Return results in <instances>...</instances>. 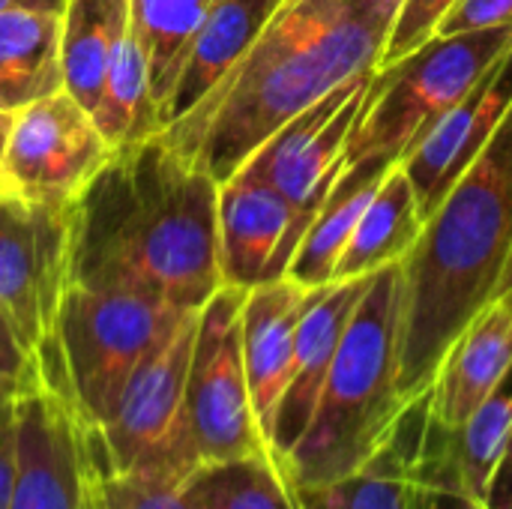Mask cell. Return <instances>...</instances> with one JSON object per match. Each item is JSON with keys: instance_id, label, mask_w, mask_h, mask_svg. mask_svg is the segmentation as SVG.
I'll use <instances>...</instances> for the list:
<instances>
[{"instance_id": "6da1fadb", "label": "cell", "mask_w": 512, "mask_h": 509, "mask_svg": "<svg viewBox=\"0 0 512 509\" xmlns=\"http://www.w3.org/2000/svg\"><path fill=\"white\" fill-rule=\"evenodd\" d=\"M72 282L198 312L219 288V183L165 132L114 147L69 204Z\"/></svg>"}, {"instance_id": "7a4b0ae2", "label": "cell", "mask_w": 512, "mask_h": 509, "mask_svg": "<svg viewBox=\"0 0 512 509\" xmlns=\"http://www.w3.org/2000/svg\"><path fill=\"white\" fill-rule=\"evenodd\" d=\"M402 0H282L234 72L165 138L219 186L291 117L378 69Z\"/></svg>"}, {"instance_id": "3957f363", "label": "cell", "mask_w": 512, "mask_h": 509, "mask_svg": "<svg viewBox=\"0 0 512 509\" xmlns=\"http://www.w3.org/2000/svg\"><path fill=\"white\" fill-rule=\"evenodd\" d=\"M512 246V111L429 213L402 261L399 390L420 399L456 336L495 300Z\"/></svg>"}, {"instance_id": "277c9868", "label": "cell", "mask_w": 512, "mask_h": 509, "mask_svg": "<svg viewBox=\"0 0 512 509\" xmlns=\"http://www.w3.org/2000/svg\"><path fill=\"white\" fill-rule=\"evenodd\" d=\"M405 315L402 264L372 273L360 297L315 417L300 444L279 465L291 489H315L360 471L393 435L411 405L399 390V351Z\"/></svg>"}, {"instance_id": "5b68a950", "label": "cell", "mask_w": 512, "mask_h": 509, "mask_svg": "<svg viewBox=\"0 0 512 509\" xmlns=\"http://www.w3.org/2000/svg\"><path fill=\"white\" fill-rule=\"evenodd\" d=\"M183 315L147 294L72 282L48 342L36 351L39 378L87 426H102L138 363Z\"/></svg>"}, {"instance_id": "8992f818", "label": "cell", "mask_w": 512, "mask_h": 509, "mask_svg": "<svg viewBox=\"0 0 512 509\" xmlns=\"http://www.w3.org/2000/svg\"><path fill=\"white\" fill-rule=\"evenodd\" d=\"M512 45V21L489 30L432 36L369 81L348 162L372 153L405 156Z\"/></svg>"}, {"instance_id": "52a82bcc", "label": "cell", "mask_w": 512, "mask_h": 509, "mask_svg": "<svg viewBox=\"0 0 512 509\" xmlns=\"http://www.w3.org/2000/svg\"><path fill=\"white\" fill-rule=\"evenodd\" d=\"M243 288L222 285L201 309L186 375L183 423L174 456V477L183 483L192 468L219 459L270 453L255 420L243 369L240 312Z\"/></svg>"}, {"instance_id": "ba28073f", "label": "cell", "mask_w": 512, "mask_h": 509, "mask_svg": "<svg viewBox=\"0 0 512 509\" xmlns=\"http://www.w3.org/2000/svg\"><path fill=\"white\" fill-rule=\"evenodd\" d=\"M198 312H186L138 363L102 426L84 423L87 459L111 474H150L177 483L174 456ZM180 486V483H177Z\"/></svg>"}, {"instance_id": "9c48e42d", "label": "cell", "mask_w": 512, "mask_h": 509, "mask_svg": "<svg viewBox=\"0 0 512 509\" xmlns=\"http://www.w3.org/2000/svg\"><path fill=\"white\" fill-rule=\"evenodd\" d=\"M72 285L69 207L0 192V312L36 357Z\"/></svg>"}, {"instance_id": "30bf717a", "label": "cell", "mask_w": 512, "mask_h": 509, "mask_svg": "<svg viewBox=\"0 0 512 509\" xmlns=\"http://www.w3.org/2000/svg\"><path fill=\"white\" fill-rule=\"evenodd\" d=\"M111 150L93 114L66 90H57L15 111L0 162V192L69 207Z\"/></svg>"}, {"instance_id": "8fae6325", "label": "cell", "mask_w": 512, "mask_h": 509, "mask_svg": "<svg viewBox=\"0 0 512 509\" xmlns=\"http://www.w3.org/2000/svg\"><path fill=\"white\" fill-rule=\"evenodd\" d=\"M372 75L375 72L336 87L291 117L240 165L243 171L273 183L288 198L294 207L297 246L321 210L330 186L348 165V144L360 120Z\"/></svg>"}, {"instance_id": "7c38bea8", "label": "cell", "mask_w": 512, "mask_h": 509, "mask_svg": "<svg viewBox=\"0 0 512 509\" xmlns=\"http://www.w3.org/2000/svg\"><path fill=\"white\" fill-rule=\"evenodd\" d=\"M15 477L9 509H87V441L72 402L42 378L12 399Z\"/></svg>"}, {"instance_id": "4fadbf2b", "label": "cell", "mask_w": 512, "mask_h": 509, "mask_svg": "<svg viewBox=\"0 0 512 509\" xmlns=\"http://www.w3.org/2000/svg\"><path fill=\"white\" fill-rule=\"evenodd\" d=\"M512 111V45L483 72V78L399 159L414 183L420 213L444 201L453 183L483 153Z\"/></svg>"}, {"instance_id": "5bb4252c", "label": "cell", "mask_w": 512, "mask_h": 509, "mask_svg": "<svg viewBox=\"0 0 512 509\" xmlns=\"http://www.w3.org/2000/svg\"><path fill=\"white\" fill-rule=\"evenodd\" d=\"M294 252V207L273 183L240 168L219 186L222 285L249 291L282 279Z\"/></svg>"}, {"instance_id": "9a60e30c", "label": "cell", "mask_w": 512, "mask_h": 509, "mask_svg": "<svg viewBox=\"0 0 512 509\" xmlns=\"http://www.w3.org/2000/svg\"><path fill=\"white\" fill-rule=\"evenodd\" d=\"M372 276L360 279H342V282H327L321 288H312L306 309L297 324V339H294V357H291V372L285 393L279 399L273 429H270V456L282 465L288 453L300 444L306 435L324 381L330 375L333 357L339 351L342 333L366 294Z\"/></svg>"}, {"instance_id": "2e32d148", "label": "cell", "mask_w": 512, "mask_h": 509, "mask_svg": "<svg viewBox=\"0 0 512 509\" xmlns=\"http://www.w3.org/2000/svg\"><path fill=\"white\" fill-rule=\"evenodd\" d=\"M282 0H213L159 102L162 132L195 111L243 60Z\"/></svg>"}, {"instance_id": "e0dca14e", "label": "cell", "mask_w": 512, "mask_h": 509, "mask_svg": "<svg viewBox=\"0 0 512 509\" xmlns=\"http://www.w3.org/2000/svg\"><path fill=\"white\" fill-rule=\"evenodd\" d=\"M309 294L312 288H303L282 276L249 288L243 297V312H240L243 369H246L249 396L264 441H270L273 417L288 384L297 324Z\"/></svg>"}, {"instance_id": "ac0fdd59", "label": "cell", "mask_w": 512, "mask_h": 509, "mask_svg": "<svg viewBox=\"0 0 512 509\" xmlns=\"http://www.w3.org/2000/svg\"><path fill=\"white\" fill-rule=\"evenodd\" d=\"M512 366V309L492 300L450 345L429 393V420L459 429Z\"/></svg>"}, {"instance_id": "d6986e66", "label": "cell", "mask_w": 512, "mask_h": 509, "mask_svg": "<svg viewBox=\"0 0 512 509\" xmlns=\"http://www.w3.org/2000/svg\"><path fill=\"white\" fill-rule=\"evenodd\" d=\"M426 423L429 393L405 408L387 444L360 471L327 486L294 489L297 509H408Z\"/></svg>"}, {"instance_id": "ffe728a7", "label": "cell", "mask_w": 512, "mask_h": 509, "mask_svg": "<svg viewBox=\"0 0 512 509\" xmlns=\"http://www.w3.org/2000/svg\"><path fill=\"white\" fill-rule=\"evenodd\" d=\"M396 165H399V156L372 153V156L351 159L342 168V174L330 186L321 210L315 213L312 225L306 228V234L285 270V279H291L303 288H321V285L333 282V270H336L342 249L348 246L363 210L369 207V201L375 198V192L381 189V183L387 180V174Z\"/></svg>"}, {"instance_id": "44dd1931", "label": "cell", "mask_w": 512, "mask_h": 509, "mask_svg": "<svg viewBox=\"0 0 512 509\" xmlns=\"http://www.w3.org/2000/svg\"><path fill=\"white\" fill-rule=\"evenodd\" d=\"M423 225L426 219L420 213L414 183L408 180L405 168L396 165L363 210L348 246L336 261L333 282L372 276L390 264H402L414 249Z\"/></svg>"}, {"instance_id": "7402d4cb", "label": "cell", "mask_w": 512, "mask_h": 509, "mask_svg": "<svg viewBox=\"0 0 512 509\" xmlns=\"http://www.w3.org/2000/svg\"><path fill=\"white\" fill-rule=\"evenodd\" d=\"M63 90L60 15L0 12V108L21 111Z\"/></svg>"}, {"instance_id": "603a6c76", "label": "cell", "mask_w": 512, "mask_h": 509, "mask_svg": "<svg viewBox=\"0 0 512 509\" xmlns=\"http://www.w3.org/2000/svg\"><path fill=\"white\" fill-rule=\"evenodd\" d=\"M129 24V0H69L60 15L63 90L90 114L99 102L105 69Z\"/></svg>"}, {"instance_id": "cb8c5ba5", "label": "cell", "mask_w": 512, "mask_h": 509, "mask_svg": "<svg viewBox=\"0 0 512 509\" xmlns=\"http://www.w3.org/2000/svg\"><path fill=\"white\" fill-rule=\"evenodd\" d=\"M93 123L99 126L102 138L111 147L138 144V141L162 132L147 54H144L132 24H126L123 36L111 54V63L105 69L102 93L93 108Z\"/></svg>"}, {"instance_id": "d4e9b609", "label": "cell", "mask_w": 512, "mask_h": 509, "mask_svg": "<svg viewBox=\"0 0 512 509\" xmlns=\"http://www.w3.org/2000/svg\"><path fill=\"white\" fill-rule=\"evenodd\" d=\"M189 509H297L294 489L270 453L204 462L180 483Z\"/></svg>"}, {"instance_id": "484cf974", "label": "cell", "mask_w": 512, "mask_h": 509, "mask_svg": "<svg viewBox=\"0 0 512 509\" xmlns=\"http://www.w3.org/2000/svg\"><path fill=\"white\" fill-rule=\"evenodd\" d=\"M450 468L456 471L462 489L477 501L486 498V486L504 456L512 432V366L501 384L474 408V414L453 432L429 420Z\"/></svg>"}, {"instance_id": "4316f807", "label": "cell", "mask_w": 512, "mask_h": 509, "mask_svg": "<svg viewBox=\"0 0 512 509\" xmlns=\"http://www.w3.org/2000/svg\"><path fill=\"white\" fill-rule=\"evenodd\" d=\"M210 3L213 0H129V24L147 54L156 105L168 93L177 63L207 18Z\"/></svg>"}, {"instance_id": "83f0119b", "label": "cell", "mask_w": 512, "mask_h": 509, "mask_svg": "<svg viewBox=\"0 0 512 509\" xmlns=\"http://www.w3.org/2000/svg\"><path fill=\"white\" fill-rule=\"evenodd\" d=\"M87 509H189L180 486L150 474H111L87 459Z\"/></svg>"}, {"instance_id": "f1b7e54d", "label": "cell", "mask_w": 512, "mask_h": 509, "mask_svg": "<svg viewBox=\"0 0 512 509\" xmlns=\"http://www.w3.org/2000/svg\"><path fill=\"white\" fill-rule=\"evenodd\" d=\"M408 509H486L483 501H477L474 495L462 489L429 423H426V438H423L414 480H411Z\"/></svg>"}, {"instance_id": "f546056e", "label": "cell", "mask_w": 512, "mask_h": 509, "mask_svg": "<svg viewBox=\"0 0 512 509\" xmlns=\"http://www.w3.org/2000/svg\"><path fill=\"white\" fill-rule=\"evenodd\" d=\"M453 3L456 0H402L399 12L393 18V27H390V36H387L378 69H384V66L408 57L420 45H426L438 33V24L450 12Z\"/></svg>"}, {"instance_id": "4dcf8cb0", "label": "cell", "mask_w": 512, "mask_h": 509, "mask_svg": "<svg viewBox=\"0 0 512 509\" xmlns=\"http://www.w3.org/2000/svg\"><path fill=\"white\" fill-rule=\"evenodd\" d=\"M36 381H39L36 357L21 345V339L15 336V330L0 312V396L15 399Z\"/></svg>"}, {"instance_id": "1f68e13d", "label": "cell", "mask_w": 512, "mask_h": 509, "mask_svg": "<svg viewBox=\"0 0 512 509\" xmlns=\"http://www.w3.org/2000/svg\"><path fill=\"white\" fill-rule=\"evenodd\" d=\"M512 21V0H456L450 12L441 18L435 36H456L489 30Z\"/></svg>"}, {"instance_id": "d6a6232c", "label": "cell", "mask_w": 512, "mask_h": 509, "mask_svg": "<svg viewBox=\"0 0 512 509\" xmlns=\"http://www.w3.org/2000/svg\"><path fill=\"white\" fill-rule=\"evenodd\" d=\"M15 477V408L12 399L0 402V509H9Z\"/></svg>"}, {"instance_id": "836d02e7", "label": "cell", "mask_w": 512, "mask_h": 509, "mask_svg": "<svg viewBox=\"0 0 512 509\" xmlns=\"http://www.w3.org/2000/svg\"><path fill=\"white\" fill-rule=\"evenodd\" d=\"M486 509H512V432L504 456L486 486V498H483Z\"/></svg>"}, {"instance_id": "e575fe53", "label": "cell", "mask_w": 512, "mask_h": 509, "mask_svg": "<svg viewBox=\"0 0 512 509\" xmlns=\"http://www.w3.org/2000/svg\"><path fill=\"white\" fill-rule=\"evenodd\" d=\"M69 0H0V12H45L63 15Z\"/></svg>"}, {"instance_id": "d590c367", "label": "cell", "mask_w": 512, "mask_h": 509, "mask_svg": "<svg viewBox=\"0 0 512 509\" xmlns=\"http://www.w3.org/2000/svg\"><path fill=\"white\" fill-rule=\"evenodd\" d=\"M495 300L507 303V306L512 309V246H510V255H507V264H504V270H501L498 288H495Z\"/></svg>"}, {"instance_id": "8d00e7d4", "label": "cell", "mask_w": 512, "mask_h": 509, "mask_svg": "<svg viewBox=\"0 0 512 509\" xmlns=\"http://www.w3.org/2000/svg\"><path fill=\"white\" fill-rule=\"evenodd\" d=\"M12 123H15V111L0 108V162H3V153H6V141H9Z\"/></svg>"}, {"instance_id": "74e56055", "label": "cell", "mask_w": 512, "mask_h": 509, "mask_svg": "<svg viewBox=\"0 0 512 509\" xmlns=\"http://www.w3.org/2000/svg\"><path fill=\"white\" fill-rule=\"evenodd\" d=\"M3 399H9V396H0V402H3Z\"/></svg>"}]
</instances>
